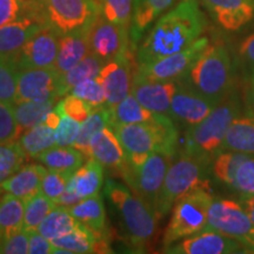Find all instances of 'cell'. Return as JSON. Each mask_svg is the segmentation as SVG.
<instances>
[{
	"mask_svg": "<svg viewBox=\"0 0 254 254\" xmlns=\"http://www.w3.org/2000/svg\"><path fill=\"white\" fill-rule=\"evenodd\" d=\"M23 134L15 119L13 104L0 100V142L17 141Z\"/></svg>",
	"mask_w": 254,
	"mask_h": 254,
	"instance_id": "cell-42",
	"label": "cell"
},
{
	"mask_svg": "<svg viewBox=\"0 0 254 254\" xmlns=\"http://www.w3.org/2000/svg\"><path fill=\"white\" fill-rule=\"evenodd\" d=\"M56 206L55 201L47 198L41 192L28 199L25 205L23 230L28 232L37 231L41 221L53 211Z\"/></svg>",
	"mask_w": 254,
	"mask_h": 254,
	"instance_id": "cell-38",
	"label": "cell"
},
{
	"mask_svg": "<svg viewBox=\"0 0 254 254\" xmlns=\"http://www.w3.org/2000/svg\"><path fill=\"white\" fill-rule=\"evenodd\" d=\"M243 244L246 246L247 250H250V252H254V227L243 240Z\"/></svg>",
	"mask_w": 254,
	"mask_h": 254,
	"instance_id": "cell-56",
	"label": "cell"
},
{
	"mask_svg": "<svg viewBox=\"0 0 254 254\" xmlns=\"http://www.w3.org/2000/svg\"><path fill=\"white\" fill-rule=\"evenodd\" d=\"M157 114L142 106L134 95L129 93L125 99L111 109V127L150 122Z\"/></svg>",
	"mask_w": 254,
	"mask_h": 254,
	"instance_id": "cell-33",
	"label": "cell"
},
{
	"mask_svg": "<svg viewBox=\"0 0 254 254\" xmlns=\"http://www.w3.org/2000/svg\"><path fill=\"white\" fill-rule=\"evenodd\" d=\"M59 38L60 34L50 26L40 28L13 57L18 69L53 67L58 56Z\"/></svg>",
	"mask_w": 254,
	"mask_h": 254,
	"instance_id": "cell-14",
	"label": "cell"
},
{
	"mask_svg": "<svg viewBox=\"0 0 254 254\" xmlns=\"http://www.w3.org/2000/svg\"><path fill=\"white\" fill-rule=\"evenodd\" d=\"M211 164L212 160L209 159L182 152L179 158L168 168L158 195L155 205L158 218L165 217L173 207L174 202L186 193L199 187H206V176Z\"/></svg>",
	"mask_w": 254,
	"mask_h": 254,
	"instance_id": "cell-7",
	"label": "cell"
},
{
	"mask_svg": "<svg viewBox=\"0 0 254 254\" xmlns=\"http://www.w3.org/2000/svg\"><path fill=\"white\" fill-rule=\"evenodd\" d=\"M43 164H30L8 177L0 185V189L23 199L25 202L40 192L41 182L47 173Z\"/></svg>",
	"mask_w": 254,
	"mask_h": 254,
	"instance_id": "cell-22",
	"label": "cell"
},
{
	"mask_svg": "<svg viewBox=\"0 0 254 254\" xmlns=\"http://www.w3.org/2000/svg\"><path fill=\"white\" fill-rule=\"evenodd\" d=\"M55 110L60 116L65 114V116L77 120L79 123H84L90 117V114L93 112L94 107L80 98L71 94L67 95L64 100L59 101Z\"/></svg>",
	"mask_w": 254,
	"mask_h": 254,
	"instance_id": "cell-43",
	"label": "cell"
},
{
	"mask_svg": "<svg viewBox=\"0 0 254 254\" xmlns=\"http://www.w3.org/2000/svg\"><path fill=\"white\" fill-rule=\"evenodd\" d=\"M205 28L206 19L198 0H182L158 19L136 49L138 65L150 64L187 49L200 38Z\"/></svg>",
	"mask_w": 254,
	"mask_h": 254,
	"instance_id": "cell-1",
	"label": "cell"
},
{
	"mask_svg": "<svg viewBox=\"0 0 254 254\" xmlns=\"http://www.w3.org/2000/svg\"><path fill=\"white\" fill-rule=\"evenodd\" d=\"M23 1H28V0H23Z\"/></svg>",
	"mask_w": 254,
	"mask_h": 254,
	"instance_id": "cell-59",
	"label": "cell"
},
{
	"mask_svg": "<svg viewBox=\"0 0 254 254\" xmlns=\"http://www.w3.org/2000/svg\"><path fill=\"white\" fill-rule=\"evenodd\" d=\"M18 142L27 158L37 159L41 153L56 145L55 129L45 124H40L25 131L18 139Z\"/></svg>",
	"mask_w": 254,
	"mask_h": 254,
	"instance_id": "cell-35",
	"label": "cell"
},
{
	"mask_svg": "<svg viewBox=\"0 0 254 254\" xmlns=\"http://www.w3.org/2000/svg\"><path fill=\"white\" fill-rule=\"evenodd\" d=\"M71 94L85 100L93 107L106 105V95H105L104 87L97 78L81 81L80 84L72 88Z\"/></svg>",
	"mask_w": 254,
	"mask_h": 254,
	"instance_id": "cell-46",
	"label": "cell"
},
{
	"mask_svg": "<svg viewBox=\"0 0 254 254\" xmlns=\"http://www.w3.org/2000/svg\"><path fill=\"white\" fill-rule=\"evenodd\" d=\"M51 244L53 246V253L86 254L110 252L107 238L98 236L81 222H79L78 226L69 233L51 240Z\"/></svg>",
	"mask_w": 254,
	"mask_h": 254,
	"instance_id": "cell-20",
	"label": "cell"
},
{
	"mask_svg": "<svg viewBox=\"0 0 254 254\" xmlns=\"http://www.w3.org/2000/svg\"><path fill=\"white\" fill-rule=\"evenodd\" d=\"M100 14L99 0H28L25 15L44 26L53 28L60 36L90 31Z\"/></svg>",
	"mask_w": 254,
	"mask_h": 254,
	"instance_id": "cell-5",
	"label": "cell"
},
{
	"mask_svg": "<svg viewBox=\"0 0 254 254\" xmlns=\"http://www.w3.org/2000/svg\"><path fill=\"white\" fill-rule=\"evenodd\" d=\"M18 66L13 57L0 58V100L13 104L17 98Z\"/></svg>",
	"mask_w": 254,
	"mask_h": 254,
	"instance_id": "cell-40",
	"label": "cell"
},
{
	"mask_svg": "<svg viewBox=\"0 0 254 254\" xmlns=\"http://www.w3.org/2000/svg\"><path fill=\"white\" fill-rule=\"evenodd\" d=\"M88 43L91 53L105 64L128 50L134 49L136 51L129 38L128 28L111 23L101 14L98 15L92 24L88 32Z\"/></svg>",
	"mask_w": 254,
	"mask_h": 254,
	"instance_id": "cell-11",
	"label": "cell"
},
{
	"mask_svg": "<svg viewBox=\"0 0 254 254\" xmlns=\"http://www.w3.org/2000/svg\"><path fill=\"white\" fill-rule=\"evenodd\" d=\"M91 158L97 159L104 167L110 168L119 176L128 164L122 142L110 126L101 129L92 139Z\"/></svg>",
	"mask_w": 254,
	"mask_h": 254,
	"instance_id": "cell-21",
	"label": "cell"
},
{
	"mask_svg": "<svg viewBox=\"0 0 254 254\" xmlns=\"http://www.w3.org/2000/svg\"><path fill=\"white\" fill-rule=\"evenodd\" d=\"M253 224L240 202L231 199H214L208 209L204 231H214L243 243Z\"/></svg>",
	"mask_w": 254,
	"mask_h": 254,
	"instance_id": "cell-12",
	"label": "cell"
},
{
	"mask_svg": "<svg viewBox=\"0 0 254 254\" xmlns=\"http://www.w3.org/2000/svg\"><path fill=\"white\" fill-rule=\"evenodd\" d=\"M207 37H200L187 49L164 57L150 64L138 65L136 72L151 80H178L185 73L193 62L208 46Z\"/></svg>",
	"mask_w": 254,
	"mask_h": 254,
	"instance_id": "cell-13",
	"label": "cell"
},
{
	"mask_svg": "<svg viewBox=\"0 0 254 254\" xmlns=\"http://www.w3.org/2000/svg\"><path fill=\"white\" fill-rule=\"evenodd\" d=\"M26 159L27 155L18 140L0 142V173L12 176L23 167Z\"/></svg>",
	"mask_w": 254,
	"mask_h": 254,
	"instance_id": "cell-41",
	"label": "cell"
},
{
	"mask_svg": "<svg viewBox=\"0 0 254 254\" xmlns=\"http://www.w3.org/2000/svg\"><path fill=\"white\" fill-rule=\"evenodd\" d=\"M25 17L23 0H0V26L14 23Z\"/></svg>",
	"mask_w": 254,
	"mask_h": 254,
	"instance_id": "cell-49",
	"label": "cell"
},
{
	"mask_svg": "<svg viewBox=\"0 0 254 254\" xmlns=\"http://www.w3.org/2000/svg\"><path fill=\"white\" fill-rule=\"evenodd\" d=\"M60 119H62V116H60V114L57 112L56 110H53V111H51V112L47 113L46 118H45V120H44L43 124H45L46 126L51 127V128L56 129L57 127L59 126Z\"/></svg>",
	"mask_w": 254,
	"mask_h": 254,
	"instance_id": "cell-55",
	"label": "cell"
},
{
	"mask_svg": "<svg viewBox=\"0 0 254 254\" xmlns=\"http://www.w3.org/2000/svg\"><path fill=\"white\" fill-rule=\"evenodd\" d=\"M68 209L78 221L90 227L98 236L104 238L109 236L106 226V209L100 194L82 199L80 202Z\"/></svg>",
	"mask_w": 254,
	"mask_h": 254,
	"instance_id": "cell-27",
	"label": "cell"
},
{
	"mask_svg": "<svg viewBox=\"0 0 254 254\" xmlns=\"http://www.w3.org/2000/svg\"><path fill=\"white\" fill-rule=\"evenodd\" d=\"M8 177H11V176H8V174H2V173H0V185H1V183L4 182V180L7 179Z\"/></svg>",
	"mask_w": 254,
	"mask_h": 254,
	"instance_id": "cell-57",
	"label": "cell"
},
{
	"mask_svg": "<svg viewBox=\"0 0 254 254\" xmlns=\"http://www.w3.org/2000/svg\"><path fill=\"white\" fill-rule=\"evenodd\" d=\"M251 154L233 151H221L212 160L211 168L215 179L233 190L238 168Z\"/></svg>",
	"mask_w": 254,
	"mask_h": 254,
	"instance_id": "cell-37",
	"label": "cell"
},
{
	"mask_svg": "<svg viewBox=\"0 0 254 254\" xmlns=\"http://www.w3.org/2000/svg\"><path fill=\"white\" fill-rule=\"evenodd\" d=\"M88 32L90 31L73 32L60 36L58 56L53 66L59 74L74 67L91 52Z\"/></svg>",
	"mask_w": 254,
	"mask_h": 254,
	"instance_id": "cell-24",
	"label": "cell"
},
{
	"mask_svg": "<svg viewBox=\"0 0 254 254\" xmlns=\"http://www.w3.org/2000/svg\"><path fill=\"white\" fill-rule=\"evenodd\" d=\"M100 14L111 23L128 28L133 18L134 0H99Z\"/></svg>",
	"mask_w": 254,
	"mask_h": 254,
	"instance_id": "cell-39",
	"label": "cell"
},
{
	"mask_svg": "<svg viewBox=\"0 0 254 254\" xmlns=\"http://www.w3.org/2000/svg\"><path fill=\"white\" fill-rule=\"evenodd\" d=\"M243 94V106L247 117L254 119V66L245 79Z\"/></svg>",
	"mask_w": 254,
	"mask_h": 254,
	"instance_id": "cell-50",
	"label": "cell"
},
{
	"mask_svg": "<svg viewBox=\"0 0 254 254\" xmlns=\"http://www.w3.org/2000/svg\"><path fill=\"white\" fill-rule=\"evenodd\" d=\"M219 26L234 32L254 19V0H202Z\"/></svg>",
	"mask_w": 254,
	"mask_h": 254,
	"instance_id": "cell-19",
	"label": "cell"
},
{
	"mask_svg": "<svg viewBox=\"0 0 254 254\" xmlns=\"http://www.w3.org/2000/svg\"><path fill=\"white\" fill-rule=\"evenodd\" d=\"M173 157L174 154L168 152L155 151L140 163L132 164L128 161L125 170L120 173L126 185L150 204L154 211L158 195Z\"/></svg>",
	"mask_w": 254,
	"mask_h": 254,
	"instance_id": "cell-9",
	"label": "cell"
},
{
	"mask_svg": "<svg viewBox=\"0 0 254 254\" xmlns=\"http://www.w3.org/2000/svg\"><path fill=\"white\" fill-rule=\"evenodd\" d=\"M111 127V109L107 105L94 107L90 117L81 123L80 131L75 139L73 147L80 151L85 158H91V141L97 133H99L105 127Z\"/></svg>",
	"mask_w": 254,
	"mask_h": 254,
	"instance_id": "cell-29",
	"label": "cell"
},
{
	"mask_svg": "<svg viewBox=\"0 0 254 254\" xmlns=\"http://www.w3.org/2000/svg\"><path fill=\"white\" fill-rule=\"evenodd\" d=\"M246 246L234 238L214 231H202L187 237L164 250L171 254H231L249 252Z\"/></svg>",
	"mask_w": 254,
	"mask_h": 254,
	"instance_id": "cell-16",
	"label": "cell"
},
{
	"mask_svg": "<svg viewBox=\"0 0 254 254\" xmlns=\"http://www.w3.org/2000/svg\"><path fill=\"white\" fill-rule=\"evenodd\" d=\"M178 82L220 104L233 92V66L226 47L221 44H208Z\"/></svg>",
	"mask_w": 254,
	"mask_h": 254,
	"instance_id": "cell-2",
	"label": "cell"
},
{
	"mask_svg": "<svg viewBox=\"0 0 254 254\" xmlns=\"http://www.w3.org/2000/svg\"><path fill=\"white\" fill-rule=\"evenodd\" d=\"M239 57L249 65L254 66V33L247 36L240 43L238 49Z\"/></svg>",
	"mask_w": 254,
	"mask_h": 254,
	"instance_id": "cell-52",
	"label": "cell"
},
{
	"mask_svg": "<svg viewBox=\"0 0 254 254\" xmlns=\"http://www.w3.org/2000/svg\"><path fill=\"white\" fill-rule=\"evenodd\" d=\"M30 232L20 230L17 233L2 238L0 243V253L2 254H25L28 253Z\"/></svg>",
	"mask_w": 254,
	"mask_h": 254,
	"instance_id": "cell-48",
	"label": "cell"
},
{
	"mask_svg": "<svg viewBox=\"0 0 254 254\" xmlns=\"http://www.w3.org/2000/svg\"><path fill=\"white\" fill-rule=\"evenodd\" d=\"M57 99L47 101H17L13 104L15 119L21 132L40 125L45 120L47 113L53 111Z\"/></svg>",
	"mask_w": 254,
	"mask_h": 254,
	"instance_id": "cell-34",
	"label": "cell"
},
{
	"mask_svg": "<svg viewBox=\"0 0 254 254\" xmlns=\"http://www.w3.org/2000/svg\"><path fill=\"white\" fill-rule=\"evenodd\" d=\"M116 133L126 152L129 163H140L148 154L164 151L176 154L178 129L174 122L164 114H157L150 122L116 125Z\"/></svg>",
	"mask_w": 254,
	"mask_h": 254,
	"instance_id": "cell-4",
	"label": "cell"
},
{
	"mask_svg": "<svg viewBox=\"0 0 254 254\" xmlns=\"http://www.w3.org/2000/svg\"><path fill=\"white\" fill-rule=\"evenodd\" d=\"M212 200L213 196L206 190V187H199L174 202L170 222L164 234V250L205 230Z\"/></svg>",
	"mask_w": 254,
	"mask_h": 254,
	"instance_id": "cell-8",
	"label": "cell"
},
{
	"mask_svg": "<svg viewBox=\"0 0 254 254\" xmlns=\"http://www.w3.org/2000/svg\"><path fill=\"white\" fill-rule=\"evenodd\" d=\"M178 81V80H177ZM218 104L178 82L173 94L168 118L189 128L204 120Z\"/></svg>",
	"mask_w": 254,
	"mask_h": 254,
	"instance_id": "cell-17",
	"label": "cell"
},
{
	"mask_svg": "<svg viewBox=\"0 0 254 254\" xmlns=\"http://www.w3.org/2000/svg\"><path fill=\"white\" fill-rule=\"evenodd\" d=\"M81 198L79 196L74 190H72L71 189H68L66 186V190H64V193L60 195V198L56 201L57 206H64V207H72V206L77 205L78 202L81 201Z\"/></svg>",
	"mask_w": 254,
	"mask_h": 254,
	"instance_id": "cell-53",
	"label": "cell"
},
{
	"mask_svg": "<svg viewBox=\"0 0 254 254\" xmlns=\"http://www.w3.org/2000/svg\"><path fill=\"white\" fill-rule=\"evenodd\" d=\"M77 219L73 217L68 207L56 206L53 211L41 221L37 231L49 240L65 236L78 226Z\"/></svg>",
	"mask_w": 254,
	"mask_h": 254,
	"instance_id": "cell-36",
	"label": "cell"
},
{
	"mask_svg": "<svg viewBox=\"0 0 254 254\" xmlns=\"http://www.w3.org/2000/svg\"><path fill=\"white\" fill-rule=\"evenodd\" d=\"M25 205L19 196L6 193L0 198V236L6 238L23 230Z\"/></svg>",
	"mask_w": 254,
	"mask_h": 254,
	"instance_id": "cell-32",
	"label": "cell"
},
{
	"mask_svg": "<svg viewBox=\"0 0 254 254\" xmlns=\"http://www.w3.org/2000/svg\"><path fill=\"white\" fill-rule=\"evenodd\" d=\"M104 193L118 211L129 244L136 252H145L157 231L159 218L154 208L125 184L113 179L106 180Z\"/></svg>",
	"mask_w": 254,
	"mask_h": 254,
	"instance_id": "cell-3",
	"label": "cell"
},
{
	"mask_svg": "<svg viewBox=\"0 0 254 254\" xmlns=\"http://www.w3.org/2000/svg\"><path fill=\"white\" fill-rule=\"evenodd\" d=\"M174 1L176 0H134L129 38L135 49L145 31L159 15L171 7Z\"/></svg>",
	"mask_w": 254,
	"mask_h": 254,
	"instance_id": "cell-25",
	"label": "cell"
},
{
	"mask_svg": "<svg viewBox=\"0 0 254 254\" xmlns=\"http://www.w3.org/2000/svg\"><path fill=\"white\" fill-rule=\"evenodd\" d=\"M177 87V80H151L139 74L135 68L132 79L131 93L147 110L168 117Z\"/></svg>",
	"mask_w": 254,
	"mask_h": 254,
	"instance_id": "cell-18",
	"label": "cell"
},
{
	"mask_svg": "<svg viewBox=\"0 0 254 254\" xmlns=\"http://www.w3.org/2000/svg\"><path fill=\"white\" fill-rule=\"evenodd\" d=\"M104 65L103 60L93 53H88L78 65L59 75V90L62 97L69 93L72 88L81 81L97 78Z\"/></svg>",
	"mask_w": 254,
	"mask_h": 254,
	"instance_id": "cell-31",
	"label": "cell"
},
{
	"mask_svg": "<svg viewBox=\"0 0 254 254\" xmlns=\"http://www.w3.org/2000/svg\"><path fill=\"white\" fill-rule=\"evenodd\" d=\"M221 151L254 154V119L238 117L228 127Z\"/></svg>",
	"mask_w": 254,
	"mask_h": 254,
	"instance_id": "cell-28",
	"label": "cell"
},
{
	"mask_svg": "<svg viewBox=\"0 0 254 254\" xmlns=\"http://www.w3.org/2000/svg\"><path fill=\"white\" fill-rule=\"evenodd\" d=\"M104 182V166L97 159H87L86 164L79 167L72 174L67 184L68 189L74 190L81 199L99 194Z\"/></svg>",
	"mask_w": 254,
	"mask_h": 254,
	"instance_id": "cell-26",
	"label": "cell"
},
{
	"mask_svg": "<svg viewBox=\"0 0 254 254\" xmlns=\"http://www.w3.org/2000/svg\"><path fill=\"white\" fill-rule=\"evenodd\" d=\"M72 174L73 173L49 170L44 177L43 182H41L40 192L56 202L63 194L64 190H66V186H67Z\"/></svg>",
	"mask_w": 254,
	"mask_h": 254,
	"instance_id": "cell-44",
	"label": "cell"
},
{
	"mask_svg": "<svg viewBox=\"0 0 254 254\" xmlns=\"http://www.w3.org/2000/svg\"><path fill=\"white\" fill-rule=\"evenodd\" d=\"M30 254H50L53 253V246L51 240L40 234L38 231L30 232V245H28Z\"/></svg>",
	"mask_w": 254,
	"mask_h": 254,
	"instance_id": "cell-51",
	"label": "cell"
},
{
	"mask_svg": "<svg viewBox=\"0 0 254 254\" xmlns=\"http://www.w3.org/2000/svg\"><path fill=\"white\" fill-rule=\"evenodd\" d=\"M243 107L238 95L232 92L204 120L187 128L184 153L213 160L215 155L221 152L228 127L234 119L241 116Z\"/></svg>",
	"mask_w": 254,
	"mask_h": 254,
	"instance_id": "cell-6",
	"label": "cell"
},
{
	"mask_svg": "<svg viewBox=\"0 0 254 254\" xmlns=\"http://www.w3.org/2000/svg\"><path fill=\"white\" fill-rule=\"evenodd\" d=\"M43 27L44 25L28 15L0 26V58L14 57L24 44Z\"/></svg>",
	"mask_w": 254,
	"mask_h": 254,
	"instance_id": "cell-23",
	"label": "cell"
},
{
	"mask_svg": "<svg viewBox=\"0 0 254 254\" xmlns=\"http://www.w3.org/2000/svg\"><path fill=\"white\" fill-rule=\"evenodd\" d=\"M59 75L55 67L19 69L14 103L58 100L63 98L59 90Z\"/></svg>",
	"mask_w": 254,
	"mask_h": 254,
	"instance_id": "cell-15",
	"label": "cell"
},
{
	"mask_svg": "<svg viewBox=\"0 0 254 254\" xmlns=\"http://www.w3.org/2000/svg\"><path fill=\"white\" fill-rule=\"evenodd\" d=\"M37 160L49 170L74 173L79 167L82 166L85 155L74 147L55 145L41 153Z\"/></svg>",
	"mask_w": 254,
	"mask_h": 254,
	"instance_id": "cell-30",
	"label": "cell"
},
{
	"mask_svg": "<svg viewBox=\"0 0 254 254\" xmlns=\"http://www.w3.org/2000/svg\"><path fill=\"white\" fill-rule=\"evenodd\" d=\"M134 53L136 51L131 49L106 63L98 74L97 79L103 85L106 105L110 109H113L131 93L133 74L138 67Z\"/></svg>",
	"mask_w": 254,
	"mask_h": 254,
	"instance_id": "cell-10",
	"label": "cell"
},
{
	"mask_svg": "<svg viewBox=\"0 0 254 254\" xmlns=\"http://www.w3.org/2000/svg\"><path fill=\"white\" fill-rule=\"evenodd\" d=\"M240 204L246 211V213L251 219V221H252L254 227V195L249 196V198H240Z\"/></svg>",
	"mask_w": 254,
	"mask_h": 254,
	"instance_id": "cell-54",
	"label": "cell"
},
{
	"mask_svg": "<svg viewBox=\"0 0 254 254\" xmlns=\"http://www.w3.org/2000/svg\"><path fill=\"white\" fill-rule=\"evenodd\" d=\"M81 123L63 114L59 126L55 129L57 146H73L80 131Z\"/></svg>",
	"mask_w": 254,
	"mask_h": 254,
	"instance_id": "cell-47",
	"label": "cell"
},
{
	"mask_svg": "<svg viewBox=\"0 0 254 254\" xmlns=\"http://www.w3.org/2000/svg\"><path fill=\"white\" fill-rule=\"evenodd\" d=\"M233 190L240 198L254 195V154H251L238 168Z\"/></svg>",
	"mask_w": 254,
	"mask_h": 254,
	"instance_id": "cell-45",
	"label": "cell"
},
{
	"mask_svg": "<svg viewBox=\"0 0 254 254\" xmlns=\"http://www.w3.org/2000/svg\"><path fill=\"white\" fill-rule=\"evenodd\" d=\"M0 243H1V236H0Z\"/></svg>",
	"mask_w": 254,
	"mask_h": 254,
	"instance_id": "cell-58",
	"label": "cell"
}]
</instances>
